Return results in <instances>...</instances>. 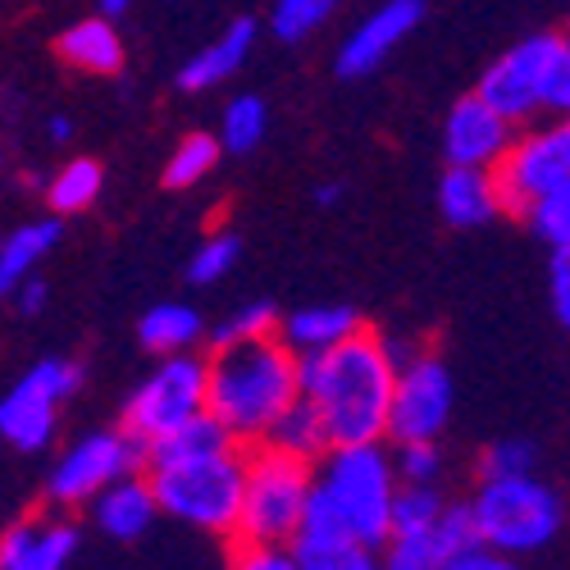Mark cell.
Wrapping results in <instances>:
<instances>
[{
	"label": "cell",
	"mask_w": 570,
	"mask_h": 570,
	"mask_svg": "<svg viewBox=\"0 0 570 570\" xmlns=\"http://www.w3.org/2000/svg\"><path fill=\"white\" fill-rule=\"evenodd\" d=\"M393 374L384 343L370 328L352 334L347 343L297 356L302 379V402L320 415L328 448H352V443H384L389 439V406H393Z\"/></svg>",
	"instance_id": "cell-1"
},
{
	"label": "cell",
	"mask_w": 570,
	"mask_h": 570,
	"mask_svg": "<svg viewBox=\"0 0 570 570\" xmlns=\"http://www.w3.org/2000/svg\"><path fill=\"white\" fill-rule=\"evenodd\" d=\"M302 397L297 352L274 338L215 347L206 361V411L228 430L237 448H256L274 420Z\"/></svg>",
	"instance_id": "cell-2"
},
{
	"label": "cell",
	"mask_w": 570,
	"mask_h": 570,
	"mask_svg": "<svg viewBox=\"0 0 570 570\" xmlns=\"http://www.w3.org/2000/svg\"><path fill=\"white\" fill-rule=\"evenodd\" d=\"M243 474L247 448H219L187 461L147 465V484L156 493L160 515H174L202 534H237V511H243Z\"/></svg>",
	"instance_id": "cell-3"
},
{
	"label": "cell",
	"mask_w": 570,
	"mask_h": 570,
	"mask_svg": "<svg viewBox=\"0 0 570 570\" xmlns=\"http://www.w3.org/2000/svg\"><path fill=\"white\" fill-rule=\"evenodd\" d=\"M474 543L493 548L502 557H534L543 552L561 525H566V502L561 493L539 480V474H520V480H480V489L465 502Z\"/></svg>",
	"instance_id": "cell-4"
},
{
	"label": "cell",
	"mask_w": 570,
	"mask_h": 570,
	"mask_svg": "<svg viewBox=\"0 0 570 570\" xmlns=\"http://www.w3.org/2000/svg\"><path fill=\"white\" fill-rule=\"evenodd\" d=\"M315 489L338 511L347 534L365 548H384L393 498H397V474L384 443H352V448H328L315 461Z\"/></svg>",
	"instance_id": "cell-5"
},
{
	"label": "cell",
	"mask_w": 570,
	"mask_h": 570,
	"mask_svg": "<svg viewBox=\"0 0 570 570\" xmlns=\"http://www.w3.org/2000/svg\"><path fill=\"white\" fill-rule=\"evenodd\" d=\"M315 489V465L297 461L278 448H247L243 474V511H237V543H274L288 548L297 534V520Z\"/></svg>",
	"instance_id": "cell-6"
},
{
	"label": "cell",
	"mask_w": 570,
	"mask_h": 570,
	"mask_svg": "<svg viewBox=\"0 0 570 570\" xmlns=\"http://www.w3.org/2000/svg\"><path fill=\"white\" fill-rule=\"evenodd\" d=\"M202 411H206V356L178 352V356H160V365L128 393L119 424L147 448L174 434L178 424L197 420Z\"/></svg>",
	"instance_id": "cell-7"
},
{
	"label": "cell",
	"mask_w": 570,
	"mask_h": 570,
	"mask_svg": "<svg viewBox=\"0 0 570 570\" xmlns=\"http://www.w3.org/2000/svg\"><path fill=\"white\" fill-rule=\"evenodd\" d=\"M147 470V448H141L124 424L119 430H91L82 439H73L60 461L46 474V502L60 507V511H73V507H87L101 489H110L124 474H137Z\"/></svg>",
	"instance_id": "cell-8"
},
{
	"label": "cell",
	"mask_w": 570,
	"mask_h": 570,
	"mask_svg": "<svg viewBox=\"0 0 570 570\" xmlns=\"http://www.w3.org/2000/svg\"><path fill=\"white\" fill-rule=\"evenodd\" d=\"M82 389V365L69 356H46L0 397V439L19 452H41L56 439L65 402Z\"/></svg>",
	"instance_id": "cell-9"
},
{
	"label": "cell",
	"mask_w": 570,
	"mask_h": 570,
	"mask_svg": "<svg viewBox=\"0 0 570 570\" xmlns=\"http://www.w3.org/2000/svg\"><path fill=\"white\" fill-rule=\"evenodd\" d=\"M502 210L507 215H525L539 197L566 193L570 187V115H552L539 128L515 132L511 151L493 169Z\"/></svg>",
	"instance_id": "cell-10"
},
{
	"label": "cell",
	"mask_w": 570,
	"mask_h": 570,
	"mask_svg": "<svg viewBox=\"0 0 570 570\" xmlns=\"http://www.w3.org/2000/svg\"><path fill=\"white\" fill-rule=\"evenodd\" d=\"M452 406H456V384H452V370L443 365V356L415 352L393 374L389 439L393 443H420V439L439 443V434L452 420Z\"/></svg>",
	"instance_id": "cell-11"
},
{
	"label": "cell",
	"mask_w": 570,
	"mask_h": 570,
	"mask_svg": "<svg viewBox=\"0 0 570 570\" xmlns=\"http://www.w3.org/2000/svg\"><path fill=\"white\" fill-rule=\"evenodd\" d=\"M557 46H561V32L520 37L511 51H502L484 69L474 97H480L484 106H493L511 124H530L543 110V87H548V69L557 60Z\"/></svg>",
	"instance_id": "cell-12"
},
{
	"label": "cell",
	"mask_w": 570,
	"mask_h": 570,
	"mask_svg": "<svg viewBox=\"0 0 570 570\" xmlns=\"http://www.w3.org/2000/svg\"><path fill=\"white\" fill-rule=\"evenodd\" d=\"M511 141H515V124L502 119L493 106H484L474 91L448 110V124H443V156H448V165L498 169L502 156L511 151Z\"/></svg>",
	"instance_id": "cell-13"
},
{
	"label": "cell",
	"mask_w": 570,
	"mask_h": 570,
	"mask_svg": "<svg viewBox=\"0 0 570 570\" xmlns=\"http://www.w3.org/2000/svg\"><path fill=\"white\" fill-rule=\"evenodd\" d=\"M420 19H424V0H384V6L365 14L352 28V37L338 46V78L374 73L420 28Z\"/></svg>",
	"instance_id": "cell-14"
},
{
	"label": "cell",
	"mask_w": 570,
	"mask_h": 570,
	"mask_svg": "<svg viewBox=\"0 0 570 570\" xmlns=\"http://www.w3.org/2000/svg\"><path fill=\"white\" fill-rule=\"evenodd\" d=\"M474 548L465 502H448L443 515L420 534H389L379 548V570H443L456 552Z\"/></svg>",
	"instance_id": "cell-15"
},
{
	"label": "cell",
	"mask_w": 570,
	"mask_h": 570,
	"mask_svg": "<svg viewBox=\"0 0 570 570\" xmlns=\"http://www.w3.org/2000/svg\"><path fill=\"white\" fill-rule=\"evenodd\" d=\"M78 543L69 515H23L0 534V570H69Z\"/></svg>",
	"instance_id": "cell-16"
},
{
	"label": "cell",
	"mask_w": 570,
	"mask_h": 570,
	"mask_svg": "<svg viewBox=\"0 0 570 570\" xmlns=\"http://www.w3.org/2000/svg\"><path fill=\"white\" fill-rule=\"evenodd\" d=\"M87 511H91V525H97L106 539H115V543L141 539L156 525V515H160L156 493L147 484V470L124 474V480H115L110 489H101L97 498L87 502Z\"/></svg>",
	"instance_id": "cell-17"
},
{
	"label": "cell",
	"mask_w": 570,
	"mask_h": 570,
	"mask_svg": "<svg viewBox=\"0 0 570 570\" xmlns=\"http://www.w3.org/2000/svg\"><path fill=\"white\" fill-rule=\"evenodd\" d=\"M439 215H443L452 228H484V224H493L498 215H507L493 169H461V165H448V174H443V183H439Z\"/></svg>",
	"instance_id": "cell-18"
},
{
	"label": "cell",
	"mask_w": 570,
	"mask_h": 570,
	"mask_svg": "<svg viewBox=\"0 0 570 570\" xmlns=\"http://www.w3.org/2000/svg\"><path fill=\"white\" fill-rule=\"evenodd\" d=\"M252 46H256V23L252 19H233L210 46H202V51L178 69V87L183 91H210V87L228 82L237 69L247 65Z\"/></svg>",
	"instance_id": "cell-19"
},
{
	"label": "cell",
	"mask_w": 570,
	"mask_h": 570,
	"mask_svg": "<svg viewBox=\"0 0 570 570\" xmlns=\"http://www.w3.org/2000/svg\"><path fill=\"white\" fill-rule=\"evenodd\" d=\"M56 56L78 69V73H97V78H115L124 69V37L110 19L91 14V19H78L73 28L60 32L56 41Z\"/></svg>",
	"instance_id": "cell-20"
},
{
	"label": "cell",
	"mask_w": 570,
	"mask_h": 570,
	"mask_svg": "<svg viewBox=\"0 0 570 570\" xmlns=\"http://www.w3.org/2000/svg\"><path fill=\"white\" fill-rule=\"evenodd\" d=\"M361 315L352 306H302L293 311L288 320L278 324V338L288 343L297 356H315V352H328L347 343L352 334H361Z\"/></svg>",
	"instance_id": "cell-21"
},
{
	"label": "cell",
	"mask_w": 570,
	"mask_h": 570,
	"mask_svg": "<svg viewBox=\"0 0 570 570\" xmlns=\"http://www.w3.org/2000/svg\"><path fill=\"white\" fill-rule=\"evenodd\" d=\"M65 219H28L0 243V297H14L23 278L37 274V265L60 247Z\"/></svg>",
	"instance_id": "cell-22"
},
{
	"label": "cell",
	"mask_w": 570,
	"mask_h": 570,
	"mask_svg": "<svg viewBox=\"0 0 570 570\" xmlns=\"http://www.w3.org/2000/svg\"><path fill=\"white\" fill-rule=\"evenodd\" d=\"M206 338V320L187 306V302H160L137 320V343L151 356H178L193 352Z\"/></svg>",
	"instance_id": "cell-23"
},
{
	"label": "cell",
	"mask_w": 570,
	"mask_h": 570,
	"mask_svg": "<svg viewBox=\"0 0 570 570\" xmlns=\"http://www.w3.org/2000/svg\"><path fill=\"white\" fill-rule=\"evenodd\" d=\"M101 187H106L101 160L78 156V160L60 165L51 178H46V206H51L56 215H82L87 206H97Z\"/></svg>",
	"instance_id": "cell-24"
},
{
	"label": "cell",
	"mask_w": 570,
	"mask_h": 570,
	"mask_svg": "<svg viewBox=\"0 0 570 570\" xmlns=\"http://www.w3.org/2000/svg\"><path fill=\"white\" fill-rule=\"evenodd\" d=\"M265 448H278V452H288V456H297V461H320L324 452H328V434H324V424H320V415L311 411V402H293L288 411H283L278 420H274V430L265 434Z\"/></svg>",
	"instance_id": "cell-25"
},
{
	"label": "cell",
	"mask_w": 570,
	"mask_h": 570,
	"mask_svg": "<svg viewBox=\"0 0 570 570\" xmlns=\"http://www.w3.org/2000/svg\"><path fill=\"white\" fill-rule=\"evenodd\" d=\"M219 448H233V439H228V430H224V424H219L210 411H202L197 420L178 424L174 434H165V439L147 443V465H160V461H187V456H206V452H219Z\"/></svg>",
	"instance_id": "cell-26"
},
{
	"label": "cell",
	"mask_w": 570,
	"mask_h": 570,
	"mask_svg": "<svg viewBox=\"0 0 570 570\" xmlns=\"http://www.w3.org/2000/svg\"><path fill=\"white\" fill-rule=\"evenodd\" d=\"M224 147H219V137L215 132H187L174 156L165 160V187H174V193H187V187H197L215 174Z\"/></svg>",
	"instance_id": "cell-27"
},
{
	"label": "cell",
	"mask_w": 570,
	"mask_h": 570,
	"mask_svg": "<svg viewBox=\"0 0 570 570\" xmlns=\"http://www.w3.org/2000/svg\"><path fill=\"white\" fill-rule=\"evenodd\" d=\"M269 132V110L261 97H233L224 106V119H219V147L233 151V156H252Z\"/></svg>",
	"instance_id": "cell-28"
},
{
	"label": "cell",
	"mask_w": 570,
	"mask_h": 570,
	"mask_svg": "<svg viewBox=\"0 0 570 570\" xmlns=\"http://www.w3.org/2000/svg\"><path fill=\"white\" fill-rule=\"evenodd\" d=\"M338 14V0H274L269 10V32L278 41H306Z\"/></svg>",
	"instance_id": "cell-29"
},
{
	"label": "cell",
	"mask_w": 570,
	"mask_h": 570,
	"mask_svg": "<svg viewBox=\"0 0 570 570\" xmlns=\"http://www.w3.org/2000/svg\"><path fill=\"white\" fill-rule=\"evenodd\" d=\"M520 474H539V443L534 439H498L480 452V480H520Z\"/></svg>",
	"instance_id": "cell-30"
},
{
	"label": "cell",
	"mask_w": 570,
	"mask_h": 570,
	"mask_svg": "<svg viewBox=\"0 0 570 570\" xmlns=\"http://www.w3.org/2000/svg\"><path fill=\"white\" fill-rule=\"evenodd\" d=\"M443 498L439 489H420V484H397V498H393V520H389V534H420L430 530L434 520L443 515Z\"/></svg>",
	"instance_id": "cell-31"
},
{
	"label": "cell",
	"mask_w": 570,
	"mask_h": 570,
	"mask_svg": "<svg viewBox=\"0 0 570 570\" xmlns=\"http://www.w3.org/2000/svg\"><path fill=\"white\" fill-rule=\"evenodd\" d=\"M278 334V311L274 302H247V306H237L215 334L210 343L215 347H233V343H256V338H274Z\"/></svg>",
	"instance_id": "cell-32"
},
{
	"label": "cell",
	"mask_w": 570,
	"mask_h": 570,
	"mask_svg": "<svg viewBox=\"0 0 570 570\" xmlns=\"http://www.w3.org/2000/svg\"><path fill=\"white\" fill-rule=\"evenodd\" d=\"M237 261H243V243H237L233 233H210L206 243L193 252V261H187V278H193L197 288H210V283L233 274Z\"/></svg>",
	"instance_id": "cell-33"
},
{
	"label": "cell",
	"mask_w": 570,
	"mask_h": 570,
	"mask_svg": "<svg viewBox=\"0 0 570 570\" xmlns=\"http://www.w3.org/2000/svg\"><path fill=\"white\" fill-rule=\"evenodd\" d=\"M393 474H397V484L434 489L439 474H443V452H439V443H430V439L397 443V448H393Z\"/></svg>",
	"instance_id": "cell-34"
},
{
	"label": "cell",
	"mask_w": 570,
	"mask_h": 570,
	"mask_svg": "<svg viewBox=\"0 0 570 570\" xmlns=\"http://www.w3.org/2000/svg\"><path fill=\"white\" fill-rule=\"evenodd\" d=\"M520 219H525L534 228V237H543L552 252L570 247V187H566V193H552V197H539Z\"/></svg>",
	"instance_id": "cell-35"
},
{
	"label": "cell",
	"mask_w": 570,
	"mask_h": 570,
	"mask_svg": "<svg viewBox=\"0 0 570 570\" xmlns=\"http://www.w3.org/2000/svg\"><path fill=\"white\" fill-rule=\"evenodd\" d=\"M302 570H379V548H365L356 539L338 543V548H324L311 557H297Z\"/></svg>",
	"instance_id": "cell-36"
},
{
	"label": "cell",
	"mask_w": 570,
	"mask_h": 570,
	"mask_svg": "<svg viewBox=\"0 0 570 570\" xmlns=\"http://www.w3.org/2000/svg\"><path fill=\"white\" fill-rule=\"evenodd\" d=\"M228 570H302L288 548L274 543H237L228 557Z\"/></svg>",
	"instance_id": "cell-37"
},
{
	"label": "cell",
	"mask_w": 570,
	"mask_h": 570,
	"mask_svg": "<svg viewBox=\"0 0 570 570\" xmlns=\"http://www.w3.org/2000/svg\"><path fill=\"white\" fill-rule=\"evenodd\" d=\"M543 110H548V115H570V37H561L557 60H552V69H548Z\"/></svg>",
	"instance_id": "cell-38"
},
{
	"label": "cell",
	"mask_w": 570,
	"mask_h": 570,
	"mask_svg": "<svg viewBox=\"0 0 570 570\" xmlns=\"http://www.w3.org/2000/svg\"><path fill=\"white\" fill-rule=\"evenodd\" d=\"M548 297L561 328H570V247H557L548 261Z\"/></svg>",
	"instance_id": "cell-39"
},
{
	"label": "cell",
	"mask_w": 570,
	"mask_h": 570,
	"mask_svg": "<svg viewBox=\"0 0 570 570\" xmlns=\"http://www.w3.org/2000/svg\"><path fill=\"white\" fill-rule=\"evenodd\" d=\"M443 570H525V566H520L515 557H502V552H493V548H480V543H474V548L456 552Z\"/></svg>",
	"instance_id": "cell-40"
},
{
	"label": "cell",
	"mask_w": 570,
	"mask_h": 570,
	"mask_svg": "<svg viewBox=\"0 0 570 570\" xmlns=\"http://www.w3.org/2000/svg\"><path fill=\"white\" fill-rule=\"evenodd\" d=\"M46 297H51V293H46V283H41L37 274L23 278L19 288H14V306H19V315H41V311H46Z\"/></svg>",
	"instance_id": "cell-41"
},
{
	"label": "cell",
	"mask_w": 570,
	"mask_h": 570,
	"mask_svg": "<svg viewBox=\"0 0 570 570\" xmlns=\"http://www.w3.org/2000/svg\"><path fill=\"white\" fill-rule=\"evenodd\" d=\"M343 202V187L338 183H320L315 187V206H338Z\"/></svg>",
	"instance_id": "cell-42"
},
{
	"label": "cell",
	"mask_w": 570,
	"mask_h": 570,
	"mask_svg": "<svg viewBox=\"0 0 570 570\" xmlns=\"http://www.w3.org/2000/svg\"><path fill=\"white\" fill-rule=\"evenodd\" d=\"M128 6H132V0H97V14H101V19H110V23H115V19H119V14H128Z\"/></svg>",
	"instance_id": "cell-43"
},
{
	"label": "cell",
	"mask_w": 570,
	"mask_h": 570,
	"mask_svg": "<svg viewBox=\"0 0 570 570\" xmlns=\"http://www.w3.org/2000/svg\"><path fill=\"white\" fill-rule=\"evenodd\" d=\"M46 132H51V141H69V137H73V124H69L65 115H56L51 124H46Z\"/></svg>",
	"instance_id": "cell-44"
}]
</instances>
